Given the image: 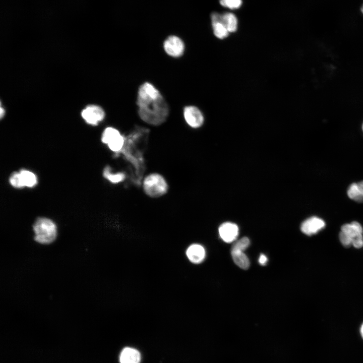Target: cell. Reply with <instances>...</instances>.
<instances>
[{
    "instance_id": "cell-5",
    "label": "cell",
    "mask_w": 363,
    "mask_h": 363,
    "mask_svg": "<svg viewBox=\"0 0 363 363\" xmlns=\"http://www.w3.org/2000/svg\"><path fill=\"white\" fill-rule=\"evenodd\" d=\"M185 48V44L182 39L175 35L168 36L163 43L165 52L174 57L181 56L184 52Z\"/></svg>"
},
{
    "instance_id": "cell-12",
    "label": "cell",
    "mask_w": 363,
    "mask_h": 363,
    "mask_svg": "<svg viewBox=\"0 0 363 363\" xmlns=\"http://www.w3.org/2000/svg\"><path fill=\"white\" fill-rule=\"evenodd\" d=\"M186 254L190 261L196 264L202 262L205 257L204 248L198 244L190 246L187 249Z\"/></svg>"
},
{
    "instance_id": "cell-26",
    "label": "cell",
    "mask_w": 363,
    "mask_h": 363,
    "mask_svg": "<svg viewBox=\"0 0 363 363\" xmlns=\"http://www.w3.org/2000/svg\"><path fill=\"white\" fill-rule=\"evenodd\" d=\"M360 332H361V335H362V337H363V324H362V325L361 327Z\"/></svg>"
},
{
    "instance_id": "cell-15",
    "label": "cell",
    "mask_w": 363,
    "mask_h": 363,
    "mask_svg": "<svg viewBox=\"0 0 363 363\" xmlns=\"http://www.w3.org/2000/svg\"><path fill=\"white\" fill-rule=\"evenodd\" d=\"M232 258L235 264L240 268L247 270L250 267V261L247 255L242 251H231Z\"/></svg>"
},
{
    "instance_id": "cell-23",
    "label": "cell",
    "mask_w": 363,
    "mask_h": 363,
    "mask_svg": "<svg viewBox=\"0 0 363 363\" xmlns=\"http://www.w3.org/2000/svg\"><path fill=\"white\" fill-rule=\"evenodd\" d=\"M259 262L261 265H265L267 262V258L264 254H261L259 259Z\"/></svg>"
},
{
    "instance_id": "cell-4",
    "label": "cell",
    "mask_w": 363,
    "mask_h": 363,
    "mask_svg": "<svg viewBox=\"0 0 363 363\" xmlns=\"http://www.w3.org/2000/svg\"><path fill=\"white\" fill-rule=\"evenodd\" d=\"M101 141L108 145L110 150L116 153L121 151L125 143V136L112 127H108L104 130Z\"/></svg>"
},
{
    "instance_id": "cell-16",
    "label": "cell",
    "mask_w": 363,
    "mask_h": 363,
    "mask_svg": "<svg viewBox=\"0 0 363 363\" xmlns=\"http://www.w3.org/2000/svg\"><path fill=\"white\" fill-rule=\"evenodd\" d=\"M20 173L24 187L32 188L37 184L36 176L32 172L22 169L20 171Z\"/></svg>"
},
{
    "instance_id": "cell-7",
    "label": "cell",
    "mask_w": 363,
    "mask_h": 363,
    "mask_svg": "<svg viewBox=\"0 0 363 363\" xmlns=\"http://www.w3.org/2000/svg\"><path fill=\"white\" fill-rule=\"evenodd\" d=\"M82 116L89 124L97 125L105 117V112L103 109L97 105L88 106L82 112Z\"/></svg>"
},
{
    "instance_id": "cell-24",
    "label": "cell",
    "mask_w": 363,
    "mask_h": 363,
    "mask_svg": "<svg viewBox=\"0 0 363 363\" xmlns=\"http://www.w3.org/2000/svg\"><path fill=\"white\" fill-rule=\"evenodd\" d=\"M357 184L361 193L363 195V181L359 182Z\"/></svg>"
},
{
    "instance_id": "cell-13",
    "label": "cell",
    "mask_w": 363,
    "mask_h": 363,
    "mask_svg": "<svg viewBox=\"0 0 363 363\" xmlns=\"http://www.w3.org/2000/svg\"><path fill=\"white\" fill-rule=\"evenodd\" d=\"M141 355L136 349L130 348H125L122 351L119 360L120 363H140Z\"/></svg>"
},
{
    "instance_id": "cell-10",
    "label": "cell",
    "mask_w": 363,
    "mask_h": 363,
    "mask_svg": "<svg viewBox=\"0 0 363 363\" xmlns=\"http://www.w3.org/2000/svg\"><path fill=\"white\" fill-rule=\"evenodd\" d=\"M341 231L348 235L352 239V245L355 240L363 238V228L361 225L356 221L343 225Z\"/></svg>"
},
{
    "instance_id": "cell-9",
    "label": "cell",
    "mask_w": 363,
    "mask_h": 363,
    "mask_svg": "<svg viewBox=\"0 0 363 363\" xmlns=\"http://www.w3.org/2000/svg\"><path fill=\"white\" fill-rule=\"evenodd\" d=\"M219 233L221 239L226 243L234 241L238 235V227L233 223L226 222L219 227Z\"/></svg>"
},
{
    "instance_id": "cell-1",
    "label": "cell",
    "mask_w": 363,
    "mask_h": 363,
    "mask_svg": "<svg viewBox=\"0 0 363 363\" xmlns=\"http://www.w3.org/2000/svg\"><path fill=\"white\" fill-rule=\"evenodd\" d=\"M137 104L141 119L152 126L162 124L169 115L167 102L159 91L149 82H145L139 87Z\"/></svg>"
},
{
    "instance_id": "cell-11",
    "label": "cell",
    "mask_w": 363,
    "mask_h": 363,
    "mask_svg": "<svg viewBox=\"0 0 363 363\" xmlns=\"http://www.w3.org/2000/svg\"><path fill=\"white\" fill-rule=\"evenodd\" d=\"M211 18L214 35L220 39L226 38L229 32L225 25L220 20L219 14L213 13L211 15Z\"/></svg>"
},
{
    "instance_id": "cell-28",
    "label": "cell",
    "mask_w": 363,
    "mask_h": 363,
    "mask_svg": "<svg viewBox=\"0 0 363 363\" xmlns=\"http://www.w3.org/2000/svg\"><path fill=\"white\" fill-rule=\"evenodd\" d=\"M362 131H363V123H362Z\"/></svg>"
},
{
    "instance_id": "cell-17",
    "label": "cell",
    "mask_w": 363,
    "mask_h": 363,
    "mask_svg": "<svg viewBox=\"0 0 363 363\" xmlns=\"http://www.w3.org/2000/svg\"><path fill=\"white\" fill-rule=\"evenodd\" d=\"M104 177L113 184H117L122 182L126 178V175L123 172L112 173L111 168L107 166L105 167L103 173Z\"/></svg>"
},
{
    "instance_id": "cell-6",
    "label": "cell",
    "mask_w": 363,
    "mask_h": 363,
    "mask_svg": "<svg viewBox=\"0 0 363 363\" xmlns=\"http://www.w3.org/2000/svg\"><path fill=\"white\" fill-rule=\"evenodd\" d=\"M184 118L187 124L192 128L201 127L204 122V118L201 110L193 105H189L184 108Z\"/></svg>"
},
{
    "instance_id": "cell-14",
    "label": "cell",
    "mask_w": 363,
    "mask_h": 363,
    "mask_svg": "<svg viewBox=\"0 0 363 363\" xmlns=\"http://www.w3.org/2000/svg\"><path fill=\"white\" fill-rule=\"evenodd\" d=\"M219 19L225 25L229 32H234L237 28V20L235 16L231 13L219 14Z\"/></svg>"
},
{
    "instance_id": "cell-19",
    "label": "cell",
    "mask_w": 363,
    "mask_h": 363,
    "mask_svg": "<svg viewBox=\"0 0 363 363\" xmlns=\"http://www.w3.org/2000/svg\"><path fill=\"white\" fill-rule=\"evenodd\" d=\"M250 244V239L247 237H244L233 243L231 251H238L244 252L249 247Z\"/></svg>"
},
{
    "instance_id": "cell-21",
    "label": "cell",
    "mask_w": 363,
    "mask_h": 363,
    "mask_svg": "<svg viewBox=\"0 0 363 363\" xmlns=\"http://www.w3.org/2000/svg\"><path fill=\"white\" fill-rule=\"evenodd\" d=\"M220 4L223 7L231 9H237L242 4L241 0H220Z\"/></svg>"
},
{
    "instance_id": "cell-3",
    "label": "cell",
    "mask_w": 363,
    "mask_h": 363,
    "mask_svg": "<svg viewBox=\"0 0 363 363\" xmlns=\"http://www.w3.org/2000/svg\"><path fill=\"white\" fill-rule=\"evenodd\" d=\"M145 193L151 198H159L168 191V185L165 178L158 173L149 174L143 181Z\"/></svg>"
},
{
    "instance_id": "cell-2",
    "label": "cell",
    "mask_w": 363,
    "mask_h": 363,
    "mask_svg": "<svg viewBox=\"0 0 363 363\" xmlns=\"http://www.w3.org/2000/svg\"><path fill=\"white\" fill-rule=\"evenodd\" d=\"M34 240L41 245L52 243L57 235V227L55 223L46 217H39L33 224Z\"/></svg>"
},
{
    "instance_id": "cell-18",
    "label": "cell",
    "mask_w": 363,
    "mask_h": 363,
    "mask_svg": "<svg viewBox=\"0 0 363 363\" xmlns=\"http://www.w3.org/2000/svg\"><path fill=\"white\" fill-rule=\"evenodd\" d=\"M347 195L351 199L357 202H363V195L361 193L357 183L351 184L348 188Z\"/></svg>"
},
{
    "instance_id": "cell-20",
    "label": "cell",
    "mask_w": 363,
    "mask_h": 363,
    "mask_svg": "<svg viewBox=\"0 0 363 363\" xmlns=\"http://www.w3.org/2000/svg\"><path fill=\"white\" fill-rule=\"evenodd\" d=\"M9 182L11 186L15 188L24 187L20 172H13L9 178Z\"/></svg>"
},
{
    "instance_id": "cell-25",
    "label": "cell",
    "mask_w": 363,
    "mask_h": 363,
    "mask_svg": "<svg viewBox=\"0 0 363 363\" xmlns=\"http://www.w3.org/2000/svg\"><path fill=\"white\" fill-rule=\"evenodd\" d=\"M4 114H5V110L2 107H1V109H0L1 117L2 118L3 117V116L4 115Z\"/></svg>"
},
{
    "instance_id": "cell-22",
    "label": "cell",
    "mask_w": 363,
    "mask_h": 363,
    "mask_svg": "<svg viewBox=\"0 0 363 363\" xmlns=\"http://www.w3.org/2000/svg\"><path fill=\"white\" fill-rule=\"evenodd\" d=\"M339 237L340 241L344 247H348L352 245V239L345 233L341 231Z\"/></svg>"
},
{
    "instance_id": "cell-8",
    "label": "cell",
    "mask_w": 363,
    "mask_h": 363,
    "mask_svg": "<svg viewBox=\"0 0 363 363\" xmlns=\"http://www.w3.org/2000/svg\"><path fill=\"white\" fill-rule=\"evenodd\" d=\"M325 226L324 221L318 217L313 216L305 220L301 224V231L308 235L318 233Z\"/></svg>"
},
{
    "instance_id": "cell-27",
    "label": "cell",
    "mask_w": 363,
    "mask_h": 363,
    "mask_svg": "<svg viewBox=\"0 0 363 363\" xmlns=\"http://www.w3.org/2000/svg\"><path fill=\"white\" fill-rule=\"evenodd\" d=\"M360 10H361V13L363 14V5L361 7Z\"/></svg>"
}]
</instances>
